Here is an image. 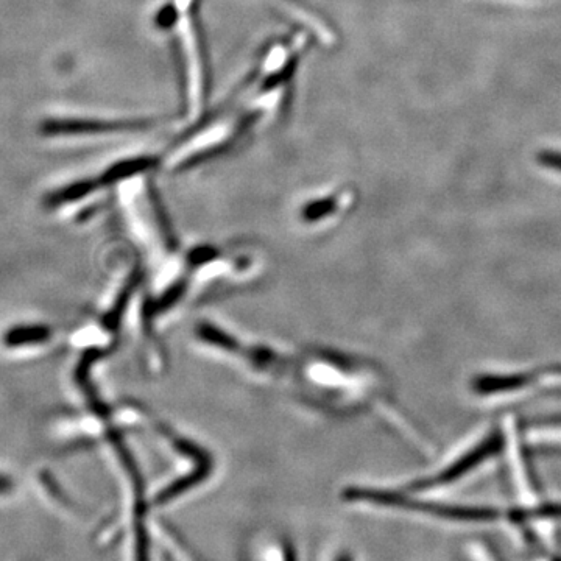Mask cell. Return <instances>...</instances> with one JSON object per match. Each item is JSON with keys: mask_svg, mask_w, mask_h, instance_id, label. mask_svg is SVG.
I'll list each match as a JSON object with an SVG mask.
<instances>
[{"mask_svg": "<svg viewBox=\"0 0 561 561\" xmlns=\"http://www.w3.org/2000/svg\"><path fill=\"white\" fill-rule=\"evenodd\" d=\"M169 24L177 36L184 77L183 125H195L202 119L208 102V71L198 25L197 0H173Z\"/></svg>", "mask_w": 561, "mask_h": 561, "instance_id": "obj_1", "label": "cell"}, {"mask_svg": "<svg viewBox=\"0 0 561 561\" xmlns=\"http://www.w3.org/2000/svg\"><path fill=\"white\" fill-rule=\"evenodd\" d=\"M150 117L125 116L111 119H85V117H68V119H49L44 122L41 131L49 136L106 135V133H139L153 127Z\"/></svg>", "mask_w": 561, "mask_h": 561, "instance_id": "obj_2", "label": "cell"}, {"mask_svg": "<svg viewBox=\"0 0 561 561\" xmlns=\"http://www.w3.org/2000/svg\"><path fill=\"white\" fill-rule=\"evenodd\" d=\"M501 446V435H488V438H485L484 442H480L476 448L471 449L470 452H466L465 456L460 457L459 460H456V463H452L451 466L445 468L442 473H438V476L421 480L418 487L435 488L451 484L454 480L460 479V477L465 476L466 473H470L471 470L477 468V466L484 462V460H488L491 459V457L496 456V454L501 451Z\"/></svg>", "mask_w": 561, "mask_h": 561, "instance_id": "obj_3", "label": "cell"}, {"mask_svg": "<svg viewBox=\"0 0 561 561\" xmlns=\"http://www.w3.org/2000/svg\"><path fill=\"white\" fill-rule=\"evenodd\" d=\"M153 541H158L173 561H202L192 551V547L187 544V541L175 533V530L159 527Z\"/></svg>", "mask_w": 561, "mask_h": 561, "instance_id": "obj_4", "label": "cell"}, {"mask_svg": "<svg viewBox=\"0 0 561 561\" xmlns=\"http://www.w3.org/2000/svg\"><path fill=\"white\" fill-rule=\"evenodd\" d=\"M265 561H297L293 547L286 541H276L267 547L264 555Z\"/></svg>", "mask_w": 561, "mask_h": 561, "instance_id": "obj_5", "label": "cell"}, {"mask_svg": "<svg viewBox=\"0 0 561 561\" xmlns=\"http://www.w3.org/2000/svg\"><path fill=\"white\" fill-rule=\"evenodd\" d=\"M39 336H41V331H39V329H16V331L11 332L10 336H8V342L19 345V343L30 342V340H38Z\"/></svg>", "mask_w": 561, "mask_h": 561, "instance_id": "obj_6", "label": "cell"}, {"mask_svg": "<svg viewBox=\"0 0 561 561\" xmlns=\"http://www.w3.org/2000/svg\"><path fill=\"white\" fill-rule=\"evenodd\" d=\"M13 491H15V485H13V482H11L8 477L0 476V498L10 496Z\"/></svg>", "mask_w": 561, "mask_h": 561, "instance_id": "obj_7", "label": "cell"}]
</instances>
